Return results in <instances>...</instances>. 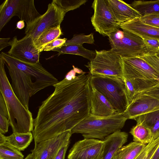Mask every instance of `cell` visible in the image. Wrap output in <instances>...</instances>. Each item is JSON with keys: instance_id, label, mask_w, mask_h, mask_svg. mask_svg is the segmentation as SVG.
<instances>
[{"instance_id": "1", "label": "cell", "mask_w": 159, "mask_h": 159, "mask_svg": "<svg viewBox=\"0 0 159 159\" xmlns=\"http://www.w3.org/2000/svg\"><path fill=\"white\" fill-rule=\"evenodd\" d=\"M90 76L84 72L53 85V92L42 102L34 120L35 143L71 130L89 115Z\"/></svg>"}, {"instance_id": "2", "label": "cell", "mask_w": 159, "mask_h": 159, "mask_svg": "<svg viewBox=\"0 0 159 159\" xmlns=\"http://www.w3.org/2000/svg\"><path fill=\"white\" fill-rule=\"evenodd\" d=\"M7 63L12 88L25 107L29 109L30 98L39 91L59 82L40 63L24 61L2 52L0 54Z\"/></svg>"}, {"instance_id": "3", "label": "cell", "mask_w": 159, "mask_h": 159, "mask_svg": "<svg viewBox=\"0 0 159 159\" xmlns=\"http://www.w3.org/2000/svg\"><path fill=\"white\" fill-rule=\"evenodd\" d=\"M5 63L0 56V91L5 102L10 125L13 133L31 132L34 128L32 115L15 93L5 71Z\"/></svg>"}, {"instance_id": "4", "label": "cell", "mask_w": 159, "mask_h": 159, "mask_svg": "<svg viewBox=\"0 0 159 159\" xmlns=\"http://www.w3.org/2000/svg\"><path fill=\"white\" fill-rule=\"evenodd\" d=\"M128 119L124 113L107 117L89 114L71 130L72 134H80L84 139L103 140L108 136L120 130Z\"/></svg>"}, {"instance_id": "5", "label": "cell", "mask_w": 159, "mask_h": 159, "mask_svg": "<svg viewBox=\"0 0 159 159\" xmlns=\"http://www.w3.org/2000/svg\"><path fill=\"white\" fill-rule=\"evenodd\" d=\"M90 84L107 98L117 113L125 112L128 103L123 78L90 74Z\"/></svg>"}, {"instance_id": "6", "label": "cell", "mask_w": 159, "mask_h": 159, "mask_svg": "<svg viewBox=\"0 0 159 159\" xmlns=\"http://www.w3.org/2000/svg\"><path fill=\"white\" fill-rule=\"evenodd\" d=\"M108 39L110 51L122 58L139 57L145 52L143 39L127 31L116 30L108 36Z\"/></svg>"}, {"instance_id": "7", "label": "cell", "mask_w": 159, "mask_h": 159, "mask_svg": "<svg viewBox=\"0 0 159 159\" xmlns=\"http://www.w3.org/2000/svg\"><path fill=\"white\" fill-rule=\"evenodd\" d=\"M95 57L85 66L92 75L123 78L122 58L110 50H95Z\"/></svg>"}, {"instance_id": "8", "label": "cell", "mask_w": 159, "mask_h": 159, "mask_svg": "<svg viewBox=\"0 0 159 159\" xmlns=\"http://www.w3.org/2000/svg\"><path fill=\"white\" fill-rule=\"evenodd\" d=\"M66 13L52 1L48 4L46 12L41 15L25 29V35L34 40L46 30L60 25Z\"/></svg>"}, {"instance_id": "9", "label": "cell", "mask_w": 159, "mask_h": 159, "mask_svg": "<svg viewBox=\"0 0 159 159\" xmlns=\"http://www.w3.org/2000/svg\"><path fill=\"white\" fill-rule=\"evenodd\" d=\"M92 7L94 13L91 20L96 32L103 36L108 37L119 29L120 25L116 22L107 0H95Z\"/></svg>"}, {"instance_id": "10", "label": "cell", "mask_w": 159, "mask_h": 159, "mask_svg": "<svg viewBox=\"0 0 159 159\" xmlns=\"http://www.w3.org/2000/svg\"><path fill=\"white\" fill-rule=\"evenodd\" d=\"M122 63L123 78L159 80V74L139 57L122 58Z\"/></svg>"}, {"instance_id": "11", "label": "cell", "mask_w": 159, "mask_h": 159, "mask_svg": "<svg viewBox=\"0 0 159 159\" xmlns=\"http://www.w3.org/2000/svg\"><path fill=\"white\" fill-rule=\"evenodd\" d=\"M104 140L84 139L75 142L70 150L68 159H102Z\"/></svg>"}, {"instance_id": "12", "label": "cell", "mask_w": 159, "mask_h": 159, "mask_svg": "<svg viewBox=\"0 0 159 159\" xmlns=\"http://www.w3.org/2000/svg\"><path fill=\"white\" fill-rule=\"evenodd\" d=\"M34 40L25 35L20 39L16 36L10 40L11 48L7 53L20 60L31 63H39L40 52L34 45Z\"/></svg>"}, {"instance_id": "13", "label": "cell", "mask_w": 159, "mask_h": 159, "mask_svg": "<svg viewBox=\"0 0 159 159\" xmlns=\"http://www.w3.org/2000/svg\"><path fill=\"white\" fill-rule=\"evenodd\" d=\"M71 130L64 132L51 139L35 143L31 150L34 159H54L60 148L70 141Z\"/></svg>"}, {"instance_id": "14", "label": "cell", "mask_w": 159, "mask_h": 159, "mask_svg": "<svg viewBox=\"0 0 159 159\" xmlns=\"http://www.w3.org/2000/svg\"><path fill=\"white\" fill-rule=\"evenodd\" d=\"M159 110V98L144 93H136L124 112L128 119Z\"/></svg>"}, {"instance_id": "15", "label": "cell", "mask_w": 159, "mask_h": 159, "mask_svg": "<svg viewBox=\"0 0 159 159\" xmlns=\"http://www.w3.org/2000/svg\"><path fill=\"white\" fill-rule=\"evenodd\" d=\"M120 28L135 34L142 39H159V28L143 22L140 18H135L120 25Z\"/></svg>"}, {"instance_id": "16", "label": "cell", "mask_w": 159, "mask_h": 159, "mask_svg": "<svg viewBox=\"0 0 159 159\" xmlns=\"http://www.w3.org/2000/svg\"><path fill=\"white\" fill-rule=\"evenodd\" d=\"M90 86V114L98 117H107L117 113L107 98L94 87Z\"/></svg>"}, {"instance_id": "17", "label": "cell", "mask_w": 159, "mask_h": 159, "mask_svg": "<svg viewBox=\"0 0 159 159\" xmlns=\"http://www.w3.org/2000/svg\"><path fill=\"white\" fill-rule=\"evenodd\" d=\"M116 22L119 25L141 15L136 10L122 0H107Z\"/></svg>"}, {"instance_id": "18", "label": "cell", "mask_w": 159, "mask_h": 159, "mask_svg": "<svg viewBox=\"0 0 159 159\" xmlns=\"http://www.w3.org/2000/svg\"><path fill=\"white\" fill-rule=\"evenodd\" d=\"M128 134L120 130L107 136L103 140L104 148L102 159H112L119 148L127 141Z\"/></svg>"}, {"instance_id": "19", "label": "cell", "mask_w": 159, "mask_h": 159, "mask_svg": "<svg viewBox=\"0 0 159 159\" xmlns=\"http://www.w3.org/2000/svg\"><path fill=\"white\" fill-rule=\"evenodd\" d=\"M41 15L36 9L33 0H18L15 16L25 21L26 26L34 22Z\"/></svg>"}, {"instance_id": "20", "label": "cell", "mask_w": 159, "mask_h": 159, "mask_svg": "<svg viewBox=\"0 0 159 159\" xmlns=\"http://www.w3.org/2000/svg\"><path fill=\"white\" fill-rule=\"evenodd\" d=\"M133 120L137 124L150 129L152 139H155L159 137V110L141 115Z\"/></svg>"}, {"instance_id": "21", "label": "cell", "mask_w": 159, "mask_h": 159, "mask_svg": "<svg viewBox=\"0 0 159 159\" xmlns=\"http://www.w3.org/2000/svg\"><path fill=\"white\" fill-rule=\"evenodd\" d=\"M147 145L132 142L119 149L112 159H135Z\"/></svg>"}, {"instance_id": "22", "label": "cell", "mask_w": 159, "mask_h": 159, "mask_svg": "<svg viewBox=\"0 0 159 159\" xmlns=\"http://www.w3.org/2000/svg\"><path fill=\"white\" fill-rule=\"evenodd\" d=\"M53 51L58 52V56L61 54H70L81 56L89 61L92 60L95 57V51L91 50L84 48L82 45H63Z\"/></svg>"}, {"instance_id": "23", "label": "cell", "mask_w": 159, "mask_h": 159, "mask_svg": "<svg viewBox=\"0 0 159 159\" xmlns=\"http://www.w3.org/2000/svg\"><path fill=\"white\" fill-rule=\"evenodd\" d=\"M34 138L33 134L13 133L6 136V141L20 151H23L30 145Z\"/></svg>"}, {"instance_id": "24", "label": "cell", "mask_w": 159, "mask_h": 159, "mask_svg": "<svg viewBox=\"0 0 159 159\" xmlns=\"http://www.w3.org/2000/svg\"><path fill=\"white\" fill-rule=\"evenodd\" d=\"M62 34L60 25L50 29L34 39L33 41L34 45L41 52L46 45L59 38Z\"/></svg>"}, {"instance_id": "25", "label": "cell", "mask_w": 159, "mask_h": 159, "mask_svg": "<svg viewBox=\"0 0 159 159\" xmlns=\"http://www.w3.org/2000/svg\"><path fill=\"white\" fill-rule=\"evenodd\" d=\"M18 0H6L0 6V31L15 16Z\"/></svg>"}, {"instance_id": "26", "label": "cell", "mask_w": 159, "mask_h": 159, "mask_svg": "<svg viewBox=\"0 0 159 159\" xmlns=\"http://www.w3.org/2000/svg\"><path fill=\"white\" fill-rule=\"evenodd\" d=\"M130 5L142 16L148 14L159 13V0L134 1Z\"/></svg>"}, {"instance_id": "27", "label": "cell", "mask_w": 159, "mask_h": 159, "mask_svg": "<svg viewBox=\"0 0 159 159\" xmlns=\"http://www.w3.org/2000/svg\"><path fill=\"white\" fill-rule=\"evenodd\" d=\"M129 133L133 137V141L143 144H148L152 139L151 130L140 124L133 126Z\"/></svg>"}, {"instance_id": "28", "label": "cell", "mask_w": 159, "mask_h": 159, "mask_svg": "<svg viewBox=\"0 0 159 159\" xmlns=\"http://www.w3.org/2000/svg\"><path fill=\"white\" fill-rule=\"evenodd\" d=\"M20 150L7 141L0 144V159H24Z\"/></svg>"}, {"instance_id": "29", "label": "cell", "mask_w": 159, "mask_h": 159, "mask_svg": "<svg viewBox=\"0 0 159 159\" xmlns=\"http://www.w3.org/2000/svg\"><path fill=\"white\" fill-rule=\"evenodd\" d=\"M136 92L135 94L140 91L151 88H159V80H131Z\"/></svg>"}, {"instance_id": "30", "label": "cell", "mask_w": 159, "mask_h": 159, "mask_svg": "<svg viewBox=\"0 0 159 159\" xmlns=\"http://www.w3.org/2000/svg\"><path fill=\"white\" fill-rule=\"evenodd\" d=\"M52 1L62 9L66 13L74 10L85 3L87 0H53Z\"/></svg>"}, {"instance_id": "31", "label": "cell", "mask_w": 159, "mask_h": 159, "mask_svg": "<svg viewBox=\"0 0 159 159\" xmlns=\"http://www.w3.org/2000/svg\"><path fill=\"white\" fill-rule=\"evenodd\" d=\"M94 42L93 33L87 35L81 34H74L71 39L66 41L64 45H82L84 43L93 44Z\"/></svg>"}, {"instance_id": "32", "label": "cell", "mask_w": 159, "mask_h": 159, "mask_svg": "<svg viewBox=\"0 0 159 159\" xmlns=\"http://www.w3.org/2000/svg\"><path fill=\"white\" fill-rule=\"evenodd\" d=\"M146 53L151 55H159V39L143 38Z\"/></svg>"}, {"instance_id": "33", "label": "cell", "mask_w": 159, "mask_h": 159, "mask_svg": "<svg viewBox=\"0 0 159 159\" xmlns=\"http://www.w3.org/2000/svg\"><path fill=\"white\" fill-rule=\"evenodd\" d=\"M145 60L149 65L159 74V57L156 55H151L144 53L139 56Z\"/></svg>"}, {"instance_id": "34", "label": "cell", "mask_w": 159, "mask_h": 159, "mask_svg": "<svg viewBox=\"0 0 159 159\" xmlns=\"http://www.w3.org/2000/svg\"><path fill=\"white\" fill-rule=\"evenodd\" d=\"M125 85V92L128 103V106L133 100L135 94V91L131 81L123 78Z\"/></svg>"}, {"instance_id": "35", "label": "cell", "mask_w": 159, "mask_h": 159, "mask_svg": "<svg viewBox=\"0 0 159 159\" xmlns=\"http://www.w3.org/2000/svg\"><path fill=\"white\" fill-rule=\"evenodd\" d=\"M140 19L145 24L159 28V13L146 15Z\"/></svg>"}, {"instance_id": "36", "label": "cell", "mask_w": 159, "mask_h": 159, "mask_svg": "<svg viewBox=\"0 0 159 159\" xmlns=\"http://www.w3.org/2000/svg\"><path fill=\"white\" fill-rule=\"evenodd\" d=\"M67 40L66 38H58L46 45L43 48L42 51H53L63 46Z\"/></svg>"}, {"instance_id": "37", "label": "cell", "mask_w": 159, "mask_h": 159, "mask_svg": "<svg viewBox=\"0 0 159 159\" xmlns=\"http://www.w3.org/2000/svg\"><path fill=\"white\" fill-rule=\"evenodd\" d=\"M159 144V137L155 139H152L151 142L147 144L143 150L135 159H144L150 151Z\"/></svg>"}, {"instance_id": "38", "label": "cell", "mask_w": 159, "mask_h": 159, "mask_svg": "<svg viewBox=\"0 0 159 159\" xmlns=\"http://www.w3.org/2000/svg\"><path fill=\"white\" fill-rule=\"evenodd\" d=\"M10 125L8 119L0 114V133L5 134L7 133Z\"/></svg>"}, {"instance_id": "39", "label": "cell", "mask_w": 159, "mask_h": 159, "mask_svg": "<svg viewBox=\"0 0 159 159\" xmlns=\"http://www.w3.org/2000/svg\"><path fill=\"white\" fill-rule=\"evenodd\" d=\"M70 141L62 146L57 152L54 159H65L67 150L69 147Z\"/></svg>"}, {"instance_id": "40", "label": "cell", "mask_w": 159, "mask_h": 159, "mask_svg": "<svg viewBox=\"0 0 159 159\" xmlns=\"http://www.w3.org/2000/svg\"><path fill=\"white\" fill-rule=\"evenodd\" d=\"M0 114L8 118V112L5 102L1 93H0Z\"/></svg>"}, {"instance_id": "41", "label": "cell", "mask_w": 159, "mask_h": 159, "mask_svg": "<svg viewBox=\"0 0 159 159\" xmlns=\"http://www.w3.org/2000/svg\"><path fill=\"white\" fill-rule=\"evenodd\" d=\"M139 93L148 94L159 98V88H151L144 90L137 93Z\"/></svg>"}, {"instance_id": "42", "label": "cell", "mask_w": 159, "mask_h": 159, "mask_svg": "<svg viewBox=\"0 0 159 159\" xmlns=\"http://www.w3.org/2000/svg\"><path fill=\"white\" fill-rule=\"evenodd\" d=\"M10 38H0V51H1L7 46H10Z\"/></svg>"}, {"instance_id": "43", "label": "cell", "mask_w": 159, "mask_h": 159, "mask_svg": "<svg viewBox=\"0 0 159 159\" xmlns=\"http://www.w3.org/2000/svg\"><path fill=\"white\" fill-rule=\"evenodd\" d=\"M159 145V144L154 147L144 159H151L154 152Z\"/></svg>"}, {"instance_id": "44", "label": "cell", "mask_w": 159, "mask_h": 159, "mask_svg": "<svg viewBox=\"0 0 159 159\" xmlns=\"http://www.w3.org/2000/svg\"><path fill=\"white\" fill-rule=\"evenodd\" d=\"M24 21L23 20H20L18 21L16 24V28L19 29H22L25 26Z\"/></svg>"}, {"instance_id": "45", "label": "cell", "mask_w": 159, "mask_h": 159, "mask_svg": "<svg viewBox=\"0 0 159 159\" xmlns=\"http://www.w3.org/2000/svg\"><path fill=\"white\" fill-rule=\"evenodd\" d=\"M151 159H159V145L154 152Z\"/></svg>"}, {"instance_id": "46", "label": "cell", "mask_w": 159, "mask_h": 159, "mask_svg": "<svg viewBox=\"0 0 159 159\" xmlns=\"http://www.w3.org/2000/svg\"><path fill=\"white\" fill-rule=\"evenodd\" d=\"M6 141V136L3 134L0 133V144Z\"/></svg>"}, {"instance_id": "47", "label": "cell", "mask_w": 159, "mask_h": 159, "mask_svg": "<svg viewBox=\"0 0 159 159\" xmlns=\"http://www.w3.org/2000/svg\"><path fill=\"white\" fill-rule=\"evenodd\" d=\"M24 159H34L31 153L28 154Z\"/></svg>"}, {"instance_id": "48", "label": "cell", "mask_w": 159, "mask_h": 159, "mask_svg": "<svg viewBox=\"0 0 159 159\" xmlns=\"http://www.w3.org/2000/svg\"><path fill=\"white\" fill-rule=\"evenodd\" d=\"M158 56V57H159V56Z\"/></svg>"}]
</instances>
